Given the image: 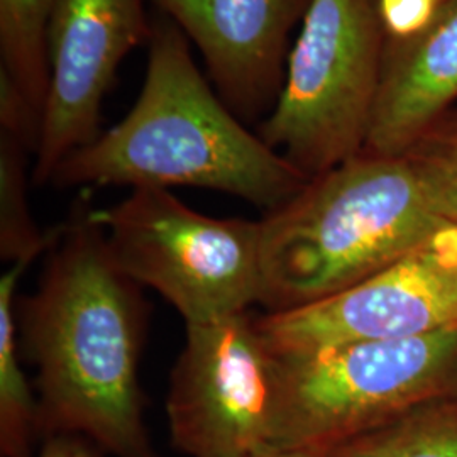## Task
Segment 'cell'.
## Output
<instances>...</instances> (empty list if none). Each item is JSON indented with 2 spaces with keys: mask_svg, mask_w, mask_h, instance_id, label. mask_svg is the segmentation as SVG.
Instances as JSON below:
<instances>
[{
  "mask_svg": "<svg viewBox=\"0 0 457 457\" xmlns=\"http://www.w3.org/2000/svg\"><path fill=\"white\" fill-rule=\"evenodd\" d=\"M439 2H444V0H439Z\"/></svg>",
  "mask_w": 457,
  "mask_h": 457,
  "instance_id": "ffe728a7",
  "label": "cell"
},
{
  "mask_svg": "<svg viewBox=\"0 0 457 457\" xmlns=\"http://www.w3.org/2000/svg\"><path fill=\"white\" fill-rule=\"evenodd\" d=\"M256 320L275 356L457 328V226L445 222L405 256L341 294Z\"/></svg>",
  "mask_w": 457,
  "mask_h": 457,
  "instance_id": "ba28073f",
  "label": "cell"
},
{
  "mask_svg": "<svg viewBox=\"0 0 457 457\" xmlns=\"http://www.w3.org/2000/svg\"><path fill=\"white\" fill-rule=\"evenodd\" d=\"M115 264L171 303L185 326L262 303V220L217 219L164 188H134L96 209Z\"/></svg>",
  "mask_w": 457,
  "mask_h": 457,
  "instance_id": "8992f818",
  "label": "cell"
},
{
  "mask_svg": "<svg viewBox=\"0 0 457 457\" xmlns=\"http://www.w3.org/2000/svg\"><path fill=\"white\" fill-rule=\"evenodd\" d=\"M200 49L219 97L239 120L275 109L288 34L311 0H151Z\"/></svg>",
  "mask_w": 457,
  "mask_h": 457,
  "instance_id": "30bf717a",
  "label": "cell"
},
{
  "mask_svg": "<svg viewBox=\"0 0 457 457\" xmlns=\"http://www.w3.org/2000/svg\"><path fill=\"white\" fill-rule=\"evenodd\" d=\"M277 358L271 447L324 454L457 393V328Z\"/></svg>",
  "mask_w": 457,
  "mask_h": 457,
  "instance_id": "277c9868",
  "label": "cell"
},
{
  "mask_svg": "<svg viewBox=\"0 0 457 457\" xmlns=\"http://www.w3.org/2000/svg\"><path fill=\"white\" fill-rule=\"evenodd\" d=\"M324 457H457V393L420 403Z\"/></svg>",
  "mask_w": 457,
  "mask_h": 457,
  "instance_id": "4fadbf2b",
  "label": "cell"
},
{
  "mask_svg": "<svg viewBox=\"0 0 457 457\" xmlns=\"http://www.w3.org/2000/svg\"><path fill=\"white\" fill-rule=\"evenodd\" d=\"M251 457H324L320 453L302 451V449H281V447H266Z\"/></svg>",
  "mask_w": 457,
  "mask_h": 457,
  "instance_id": "d6986e66",
  "label": "cell"
},
{
  "mask_svg": "<svg viewBox=\"0 0 457 457\" xmlns=\"http://www.w3.org/2000/svg\"><path fill=\"white\" fill-rule=\"evenodd\" d=\"M375 0H311L258 136L309 180L362 153L385 37Z\"/></svg>",
  "mask_w": 457,
  "mask_h": 457,
  "instance_id": "5b68a950",
  "label": "cell"
},
{
  "mask_svg": "<svg viewBox=\"0 0 457 457\" xmlns=\"http://www.w3.org/2000/svg\"><path fill=\"white\" fill-rule=\"evenodd\" d=\"M439 4V0H378L376 11L390 39H409L430 24Z\"/></svg>",
  "mask_w": 457,
  "mask_h": 457,
  "instance_id": "e0dca14e",
  "label": "cell"
},
{
  "mask_svg": "<svg viewBox=\"0 0 457 457\" xmlns=\"http://www.w3.org/2000/svg\"><path fill=\"white\" fill-rule=\"evenodd\" d=\"M56 0H0L2 71L45 115L49 90V26Z\"/></svg>",
  "mask_w": 457,
  "mask_h": 457,
  "instance_id": "5bb4252c",
  "label": "cell"
},
{
  "mask_svg": "<svg viewBox=\"0 0 457 457\" xmlns=\"http://www.w3.org/2000/svg\"><path fill=\"white\" fill-rule=\"evenodd\" d=\"M428 209L457 226V126L432 128L405 156Z\"/></svg>",
  "mask_w": 457,
  "mask_h": 457,
  "instance_id": "2e32d148",
  "label": "cell"
},
{
  "mask_svg": "<svg viewBox=\"0 0 457 457\" xmlns=\"http://www.w3.org/2000/svg\"><path fill=\"white\" fill-rule=\"evenodd\" d=\"M145 0H56L49 26V90L33 181L49 183L73 151L94 143L122 60L149 41Z\"/></svg>",
  "mask_w": 457,
  "mask_h": 457,
  "instance_id": "9c48e42d",
  "label": "cell"
},
{
  "mask_svg": "<svg viewBox=\"0 0 457 457\" xmlns=\"http://www.w3.org/2000/svg\"><path fill=\"white\" fill-rule=\"evenodd\" d=\"M36 292L17 298L19 347L37 370L39 430L114 457H160L145 422L139 361L147 305L115 264L90 190L53 228Z\"/></svg>",
  "mask_w": 457,
  "mask_h": 457,
  "instance_id": "6da1fadb",
  "label": "cell"
},
{
  "mask_svg": "<svg viewBox=\"0 0 457 457\" xmlns=\"http://www.w3.org/2000/svg\"><path fill=\"white\" fill-rule=\"evenodd\" d=\"M456 97L457 0H444L422 33L385 43L362 153L405 156Z\"/></svg>",
  "mask_w": 457,
  "mask_h": 457,
  "instance_id": "8fae6325",
  "label": "cell"
},
{
  "mask_svg": "<svg viewBox=\"0 0 457 457\" xmlns=\"http://www.w3.org/2000/svg\"><path fill=\"white\" fill-rule=\"evenodd\" d=\"M444 224L405 158L361 153L264 213L260 305L281 313L341 294Z\"/></svg>",
  "mask_w": 457,
  "mask_h": 457,
  "instance_id": "3957f363",
  "label": "cell"
},
{
  "mask_svg": "<svg viewBox=\"0 0 457 457\" xmlns=\"http://www.w3.org/2000/svg\"><path fill=\"white\" fill-rule=\"evenodd\" d=\"M29 262L11 264L0 278V454L34 457L41 439L39 405L21 368L17 334V285Z\"/></svg>",
  "mask_w": 457,
  "mask_h": 457,
  "instance_id": "7c38bea8",
  "label": "cell"
},
{
  "mask_svg": "<svg viewBox=\"0 0 457 457\" xmlns=\"http://www.w3.org/2000/svg\"><path fill=\"white\" fill-rule=\"evenodd\" d=\"M277 358L251 312L185 326L170 375V439L185 457H251L270 447Z\"/></svg>",
  "mask_w": 457,
  "mask_h": 457,
  "instance_id": "52a82bcc",
  "label": "cell"
},
{
  "mask_svg": "<svg viewBox=\"0 0 457 457\" xmlns=\"http://www.w3.org/2000/svg\"><path fill=\"white\" fill-rule=\"evenodd\" d=\"M28 154L22 143L0 132V258L11 264H31L53 241V228L41 232L29 212Z\"/></svg>",
  "mask_w": 457,
  "mask_h": 457,
  "instance_id": "9a60e30c",
  "label": "cell"
},
{
  "mask_svg": "<svg viewBox=\"0 0 457 457\" xmlns=\"http://www.w3.org/2000/svg\"><path fill=\"white\" fill-rule=\"evenodd\" d=\"M104 451L80 436H51L34 457H104Z\"/></svg>",
  "mask_w": 457,
  "mask_h": 457,
  "instance_id": "ac0fdd59",
  "label": "cell"
},
{
  "mask_svg": "<svg viewBox=\"0 0 457 457\" xmlns=\"http://www.w3.org/2000/svg\"><path fill=\"white\" fill-rule=\"evenodd\" d=\"M56 187H196L271 212L309 179L251 134L198 71L168 17L151 24L149 60L131 112L56 168Z\"/></svg>",
  "mask_w": 457,
  "mask_h": 457,
  "instance_id": "7a4b0ae2",
  "label": "cell"
}]
</instances>
